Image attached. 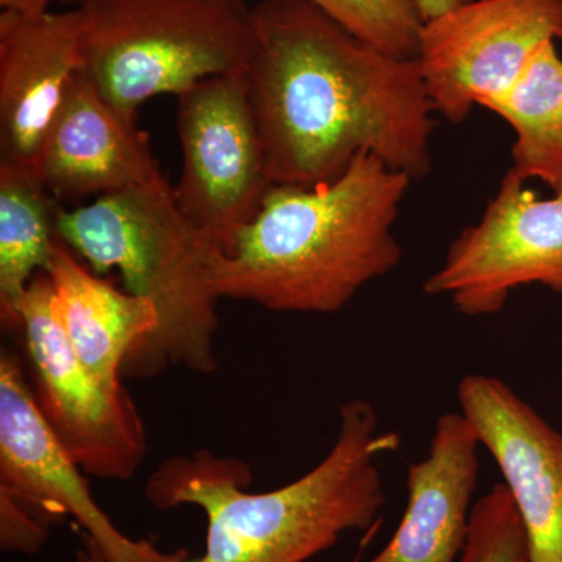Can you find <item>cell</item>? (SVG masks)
<instances>
[{
	"instance_id": "1",
	"label": "cell",
	"mask_w": 562,
	"mask_h": 562,
	"mask_svg": "<svg viewBox=\"0 0 562 562\" xmlns=\"http://www.w3.org/2000/svg\"><path fill=\"white\" fill-rule=\"evenodd\" d=\"M244 70L273 184L312 188L375 155L431 171L435 111L419 63L375 49L308 0H261Z\"/></svg>"
},
{
	"instance_id": "2",
	"label": "cell",
	"mask_w": 562,
	"mask_h": 562,
	"mask_svg": "<svg viewBox=\"0 0 562 562\" xmlns=\"http://www.w3.org/2000/svg\"><path fill=\"white\" fill-rule=\"evenodd\" d=\"M412 181L362 151L327 183L273 184L232 249L214 257V291L271 312H341L401 262L392 228Z\"/></svg>"
},
{
	"instance_id": "3",
	"label": "cell",
	"mask_w": 562,
	"mask_h": 562,
	"mask_svg": "<svg viewBox=\"0 0 562 562\" xmlns=\"http://www.w3.org/2000/svg\"><path fill=\"white\" fill-rule=\"evenodd\" d=\"M397 443L394 432L380 435L373 405L355 398L339 409L327 457L280 490L250 494L246 462L201 450L161 462L144 495L158 509L199 506L210 561L305 562L344 532L372 527L386 502L376 460Z\"/></svg>"
},
{
	"instance_id": "4",
	"label": "cell",
	"mask_w": 562,
	"mask_h": 562,
	"mask_svg": "<svg viewBox=\"0 0 562 562\" xmlns=\"http://www.w3.org/2000/svg\"><path fill=\"white\" fill-rule=\"evenodd\" d=\"M55 235L98 276L120 271L125 288L154 303L158 325L128 353L122 375H157L168 366L199 373L217 369L220 328L213 286L214 250L181 214L165 177L58 209Z\"/></svg>"
},
{
	"instance_id": "5",
	"label": "cell",
	"mask_w": 562,
	"mask_h": 562,
	"mask_svg": "<svg viewBox=\"0 0 562 562\" xmlns=\"http://www.w3.org/2000/svg\"><path fill=\"white\" fill-rule=\"evenodd\" d=\"M81 70L132 120L144 102L244 74L254 46L244 0H80Z\"/></svg>"
},
{
	"instance_id": "6",
	"label": "cell",
	"mask_w": 562,
	"mask_h": 562,
	"mask_svg": "<svg viewBox=\"0 0 562 562\" xmlns=\"http://www.w3.org/2000/svg\"><path fill=\"white\" fill-rule=\"evenodd\" d=\"M177 99L183 168L173 195L195 232L225 254L273 187L246 79L211 77Z\"/></svg>"
},
{
	"instance_id": "7",
	"label": "cell",
	"mask_w": 562,
	"mask_h": 562,
	"mask_svg": "<svg viewBox=\"0 0 562 562\" xmlns=\"http://www.w3.org/2000/svg\"><path fill=\"white\" fill-rule=\"evenodd\" d=\"M54 284L40 272L18 303L36 403L66 452L88 475L128 480L147 453V435L127 390L109 391L85 369L55 317Z\"/></svg>"
},
{
	"instance_id": "8",
	"label": "cell",
	"mask_w": 562,
	"mask_h": 562,
	"mask_svg": "<svg viewBox=\"0 0 562 562\" xmlns=\"http://www.w3.org/2000/svg\"><path fill=\"white\" fill-rule=\"evenodd\" d=\"M562 40V0H469L422 25V79L435 111L462 124L501 98L542 44Z\"/></svg>"
},
{
	"instance_id": "9",
	"label": "cell",
	"mask_w": 562,
	"mask_h": 562,
	"mask_svg": "<svg viewBox=\"0 0 562 562\" xmlns=\"http://www.w3.org/2000/svg\"><path fill=\"white\" fill-rule=\"evenodd\" d=\"M539 283L562 294V191L539 199L508 169L482 220L450 244L424 291L449 295L464 316L501 313L509 294Z\"/></svg>"
},
{
	"instance_id": "10",
	"label": "cell",
	"mask_w": 562,
	"mask_h": 562,
	"mask_svg": "<svg viewBox=\"0 0 562 562\" xmlns=\"http://www.w3.org/2000/svg\"><path fill=\"white\" fill-rule=\"evenodd\" d=\"M0 487L52 524L72 517L106 562H187L188 550H162L124 535L91 495L88 480L50 430L11 353L0 358Z\"/></svg>"
},
{
	"instance_id": "11",
	"label": "cell",
	"mask_w": 562,
	"mask_h": 562,
	"mask_svg": "<svg viewBox=\"0 0 562 562\" xmlns=\"http://www.w3.org/2000/svg\"><path fill=\"white\" fill-rule=\"evenodd\" d=\"M462 416L490 450L522 517L530 562H562V435L497 376L458 384Z\"/></svg>"
},
{
	"instance_id": "12",
	"label": "cell",
	"mask_w": 562,
	"mask_h": 562,
	"mask_svg": "<svg viewBox=\"0 0 562 562\" xmlns=\"http://www.w3.org/2000/svg\"><path fill=\"white\" fill-rule=\"evenodd\" d=\"M33 168L57 201L162 179L146 133L114 109L81 69L52 114Z\"/></svg>"
},
{
	"instance_id": "13",
	"label": "cell",
	"mask_w": 562,
	"mask_h": 562,
	"mask_svg": "<svg viewBox=\"0 0 562 562\" xmlns=\"http://www.w3.org/2000/svg\"><path fill=\"white\" fill-rule=\"evenodd\" d=\"M79 9L0 13V161L35 165L43 133L81 68Z\"/></svg>"
},
{
	"instance_id": "14",
	"label": "cell",
	"mask_w": 562,
	"mask_h": 562,
	"mask_svg": "<svg viewBox=\"0 0 562 562\" xmlns=\"http://www.w3.org/2000/svg\"><path fill=\"white\" fill-rule=\"evenodd\" d=\"M479 441L461 413L436 422L430 453L408 468V505L397 531L368 562H454L462 552L479 480Z\"/></svg>"
},
{
	"instance_id": "15",
	"label": "cell",
	"mask_w": 562,
	"mask_h": 562,
	"mask_svg": "<svg viewBox=\"0 0 562 562\" xmlns=\"http://www.w3.org/2000/svg\"><path fill=\"white\" fill-rule=\"evenodd\" d=\"M46 272L54 284L52 308L77 358L105 390H124L125 358L157 328L154 303L88 271L57 235Z\"/></svg>"
},
{
	"instance_id": "16",
	"label": "cell",
	"mask_w": 562,
	"mask_h": 562,
	"mask_svg": "<svg viewBox=\"0 0 562 562\" xmlns=\"http://www.w3.org/2000/svg\"><path fill=\"white\" fill-rule=\"evenodd\" d=\"M57 211L35 168L0 161V317L9 328H21L18 303L49 268Z\"/></svg>"
},
{
	"instance_id": "17",
	"label": "cell",
	"mask_w": 562,
	"mask_h": 562,
	"mask_svg": "<svg viewBox=\"0 0 562 562\" xmlns=\"http://www.w3.org/2000/svg\"><path fill=\"white\" fill-rule=\"evenodd\" d=\"M516 132L512 171L562 191V58L557 41L542 44L522 76L501 98L484 103Z\"/></svg>"
},
{
	"instance_id": "18",
	"label": "cell",
	"mask_w": 562,
	"mask_h": 562,
	"mask_svg": "<svg viewBox=\"0 0 562 562\" xmlns=\"http://www.w3.org/2000/svg\"><path fill=\"white\" fill-rule=\"evenodd\" d=\"M351 35L395 58L414 60L422 21L414 0H308Z\"/></svg>"
},
{
	"instance_id": "19",
	"label": "cell",
	"mask_w": 562,
	"mask_h": 562,
	"mask_svg": "<svg viewBox=\"0 0 562 562\" xmlns=\"http://www.w3.org/2000/svg\"><path fill=\"white\" fill-rule=\"evenodd\" d=\"M50 520L38 509L0 487V549L2 552L36 554L49 536Z\"/></svg>"
},
{
	"instance_id": "20",
	"label": "cell",
	"mask_w": 562,
	"mask_h": 562,
	"mask_svg": "<svg viewBox=\"0 0 562 562\" xmlns=\"http://www.w3.org/2000/svg\"><path fill=\"white\" fill-rule=\"evenodd\" d=\"M464 2H469V0H414L424 22L441 16L446 11L452 10Z\"/></svg>"
},
{
	"instance_id": "21",
	"label": "cell",
	"mask_w": 562,
	"mask_h": 562,
	"mask_svg": "<svg viewBox=\"0 0 562 562\" xmlns=\"http://www.w3.org/2000/svg\"><path fill=\"white\" fill-rule=\"evenodd\" d=\"M50 2L52 0H0V7L18 13L40 14L49 11Z\"/></svg>"
},
{
	"instance_id": "22",
	"label": "cell",
	"mask_w": 562,
	"mask_h": 562,
	"mask_svg": "<svg viewBox=\"0 0 562 562\" xmlns=\"http://www.w3.org/2000/svg\"><path fill=\"white\" fill-rule=\"evenodd\" d=\"M505 550L501 547L487 546L473 549L462 557V562H503L505 561Z\"/></svg>"
},
{
	"instance_id": "23",
	"label": "cell",
	"mask_w": 562,
	"mask_h": 562,
	"mask_svg": "<svg viewBox=\"0 0 562 562\" xmlns=\"http://www.w3.org/2000/svg\"><path fill=\"white\" fill-rule=\"evenodd\" d=\"M80 541L81 546L76 552V562H106L101 549L87 535H81Z\"/></svg>"
},
{
	"instance_id": "24",
	"label": "cell",
	"mask_w": 562,
	"mask_h": 562,
	"mask_svg": "<svg viewBox=\"0 0 562 562\" xmlns=\"http://www.w3.org/2000/svg\"><path fill=\"white\" fill-rule=\"evenodd\" d=\"M503 562H530V547H528V539L517 543L508 553Z\"/></svg>"
},
{
	"instance_id": "25",
	"label": "cell",
	"mask_w": 562,
	"mask_h": 562,
	"mask_svg": "<svg viewBox=\"0 0 562 562\" xmlns=\"http://www.w3.org/2000/svg\"><path fill=\"white\" fill-rule=\"evenodd\" d=\"M187 562H213V561H210L209 558H206V557H202V558H199V560L187 561Z\"/></svg>"
},
{
	"instance_id": "26",
	"label": "cell",
	"mask_w": 562,
	"mask_h": 562,
	"mask_svg": "<svg viewBox=\"0 0 562 562\" xmlns=\"http://www.w3.org/2000/svg\"><path fill=\"white\" fill-rule=\"evenodd\" d=\"M61 2H65V3H79L80 0H61Z\"/></svg>"
}]
</instances>
